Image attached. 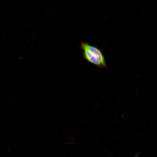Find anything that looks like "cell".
<instances>
[{
  "label": "cell",
  "mask_w": 157,
  "mask_h": 157,
  "mask_svg": "<svg viewBox=\"0 0 157 157\" xmlns=\"http://www.w3.org/2000/svg\"><path fill=\"white\" fill-rule=\"evenodd\" d=\"M84 59L98 67H107L105 58L101 50L86 42H82L80 45Z\"/></svg>",
  "instance_id": "6da1fadb"
}]
</instances>
